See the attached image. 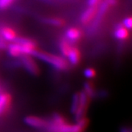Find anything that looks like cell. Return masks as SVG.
Instances as JSON below:
<instances>
[{"label": "cell", "instance_id": "obj_1", "mask_svg": "<svg viewBox=\"0 0 132 132\" xmlns=\"http://www.w3.org/2000/svg\"><path fill=\"white\" fill-rule=\"evenodd\" d=\"M32 56L46 62L48 65H50L53 68H56L59 71L67 70L69 65L68 62L65 57H60L51 53L41 52L36 49L33 52Z\"/></svg>", "mask_w": 132, "mask_h": 132}, {"label": "cell", "instance_id": "obj_2", "mask_svg": "<svg viewBox=\"0 0 132 132\" xmlns=\"http://www.w3.org/2000/svg\"><path fill=\"white\" fill-rule=\"evenodd\" d=\"M90 98L82 90L80 92V103L79 108L76 113L73 114L74 120L76 121L80 120L81 118H85L86 112L88 109L90 102Z\"/></svg>", "mask_w": 132, "mask_h": 132}, {"label": "cell", "instance_id": "obj_3", "mask_svg": "<svg viewBox=\"0 0 132 132\" xmlns=\"http://www.w3.org/2000/svg\"><path fill=\"white\" fill-rule=\"evenodd\" d=\"M21 63L26 71L33 76H38L40 73V69L37 62L30 55H24L20 57Z\"/></svg>", "mask_w": 132, "mask_h": 132}, {"label": "cell", "instance_id": "obj_4", "mask_svg": "<svg viewBox=\"0 0 132 132\" xmlns=\"http://www.w3.org/2000/svg\"><path fill=\"white\" fill-rule=\"evenodd\" d=\"M24 122L26 125L37 129H46L48 126V120L35 115H29L25 117Z\"/></svg>", "mask_w": 132, "mask_h": 132}, {"label": "cell", "instance_id": "obj_5", "mask_svg": "<svg viewBox=\"0 0 132 132\" xmlns=\"http://www.w3.org/2000/svg\"><path fill=\"white\" fill-rule=\"evenodd\" d=\"M15 42L19 43L21 49V53L22 56L24 55H32L33 52L36 50V45L33 42L32 40L27 39V38H17Z\"/></svg>", "mask_w": 132, "mask_h": 132}, {"label": "cell", "instance_id": "obj_6", "mask_svg": "<svg viewBox=\"0 0 132 132\" xmlns=\"http://www.w3.org/2000/svg\"><path fill=\"white\" fill-rule=\"evenodd\" d=\"M12 103V96L7 92L0 93V117L9 110Z\"/></svg>", "mask_w": 132, "mask_h": 132}, {"label": "cell", "instance_id": "obj_7", "mask_svg": "<svg viewBox=\"0 0 132 132\" xmlns=\"http://www.w3.org/2000/svg\"><path fill=\"white\" fill-rule=\"evenodd\" d=\"M109 7H110V5H109L106 0H104V2H102L100 5V6L98 7L97 13H96L94 19H93L94 21H93V28L95 29L97 27V26H98L100 24V23L101 22L102 19L104 18V16L106 13Z\"/></svg>", "mask_w": 132, "mask_h": 132}, {"label": "cell", "instance_id": "obj_8", "mask_svg": "<svg viewBox=\"0 0 132 132\" xmlns=\"http://www.w3.org/2000/svg\"><path fill=\"white\" fill-rule=\"evenodd\" d=\"M98 6H89L88 8L85 10L81 16V21L83 24H90L93 21L95 15L98 11Z\"/></svg>", "mask_w": 132, "mask_h": 132}, {"label": "cell", "instance_id": "obj_9", "mask_svg": "<svg viewBox=\"0 0 132 132\" xmlns=\"http://www.w3.org/2000/svg\"><path fill=\"white\" fill-rule=\"evenodd\" d=\"M0 35L4 41L14 42L17 39V33L12 28L10 27H2L0 29Z\"/></svg>", "mask_w": 132, "mask_h": 132}, {"label": "cell", "instance_id": "obj_10", "mask_svg": "<svg viewBox=\"0 0 132 132\" xmlns=\"http://www.w3.org/2000/svg\"><path fill=\"white\" fill-rule=\"evenodd\" d=\"M66 57H68V63H70L72 65H76L80 61V52L77 48L72 47Z\"/></svg>", "mask_w": 132, "mask_h": 132}, {"label": "cell", "instance_id": "obj_11", "mask_svg": "<svg viewBox=\"0 0 132 132\" xmlns=\"http://www.w3.org/2000/svg\"><path fill=\"white\" fill-rule=\"evenodd\" d=\"M129 36V30L125 28L122 24H119L116 27L114 31V37L119 40H126Z\"/></svg>", "mask_w": 132, "mask_h": 132}, {"label": "cell", "instance_id": "obj_12", "mask_svg": "<svg viewBox=\"0 0 132 132\" xmlns=\"http://www.w3.org/2000/svg\"><path fill=\"white\" fill-rule=\"evenodd\" d=\"M7 52L10 56L13 57H21L22 56L21 46L19 43L15 41L11 43L7 46Z\"/></svg>", "mask_w": 132, "mask_h": 132}, {"label": "cell", "instance_id": "obj_13", "mask_svg": "<svg viewBox=\"0 0 132 132\" xmlns=\"http://www.w3.org/2000/svg\"><path fill=\"white\" fill-rule=\"evenodd\" d=\"M66 38L71 42L79 40L81 37V32L77 28H69L65 33Z\"/></svg>", "mask_w": 132, "mask_h": 132}, {"label": "cell", "instance_id": "obj_14", "mask_svg": "<svg viewBox=\"0 0 132 132\" xmlns=\"http://www.w3.org/2000/svg\"><path fill=\"white\" fill-rule=\"evenodd\" d=\"M83 91L90 97V99L95 98L97 95V92L95 89L94 86L90 81H87L84 84V90H83Z\"/></svg>", "mask_w": 132, "mask_h": 132}, {"label": "cell", "instance_id": "obj_15", "mask_svg": "<svg viewBox=\"0 0 132 132\" xmlns=\"http://www.w3.org/2000/svg\"><path fill=\"white\" fill-rule=\"evenodd\" d=\"M79 103H80V92H77L73 95L72 101H71V112L73 114V115L76 113V112L79 108Z\"/></svg>", "mask_w": 132, "mask_h": 132}, {"label": "cell", "instance_id": "obj_16", "mask_svg": "<svg viewBox=\"0 0 132 132\" xmlns=\"http://www.w3.org/2000/svg\"><path fill=\"white\" fill-rule=\"evenodd\" d=\"M72 48L69 42L66 40H62L60 43V50L62 54L63 57H67L68 52H70L71 48Z\"/></svg>", "mask_w": 132, "mask_h": 132}, {"label": "cell", "instance_id": "obj_17", "mask_svg": "<svg viewBox=\"0 0 132 132\" xmlns=\"http://www.w3.org/2000/svg\"><path fill=\"white\" fill-rule=\"evenodd\" d=\"M45 21L48 24H52L54 26H62L65 24L64 20L60 19V18H48V19H46Z\"/></svg>", "mask_w": 132, "mask_h": 132}, {"label": "cell", "instance_id": "obj_18", "mask_svg": "<svg viewBox=\"0 0 132 132\" xmlns=\"http://www.w3.org/2000/svg\"><path fill=\"white\" fill-rule=\"evenodd\" d=\"M84 75L87 79H93L96 76V71L94 68H87L84 71Z\"/></svg>", "mask_w": 132, "mask_h": 132}, {"label": "cell", "instance_id": "obj_19", "mask_svg": "<svg viewBox=\"0 0 132 132\" xmlns=\"http://www.w3.org/2000/svg\"><path fill=\"white\" fill-rule=\"evenodd\" d=\"M15 0H0V9H5L13 4Z\"/></svg>", "mask_w": 132, "mask_h": 132}, {"label": "cell", "instance_id": "obj_20", "mask_svg": "<svg viewBox=\"0 0 132 132\" xmlns=\"http://www.w3.org/2000/svg\"><path fill=\"white\" fill-rule=\"evenodd\" d=\"M122 25H123L125 28L127 29L128 30H130V29H131V26H132L131 17H130V16H129V17H127V18H126V19H124Z\"/></svg>", "mask_w": 132, "mask_h": 132}, {"label": "cell", "instance_id": "obj_21", "mask_svg": "<svg viewBox=\"0 0 132 132\" xmlns=\"http://www.w3.org/2000/svg\"><path fill=\"white\" fill-rule=\"evenodd\" d=\"M101 0H88L89 6H98Z\"/></svg>", "mask_w": 132, "mask_h": 132}, {"label": "cell", "instance_id": "obj_22", "mask_svg": "<svg viewBox=\"0 0 132 132\" xmlns=\"http://www.w3.org/2000/svg\"><path fill=\"white\" fill-rule=\"evenodd\" d=\"M7 47V45H6V43L3 40L0 39V49H3Z\"/></svg>", "mask_w": 132, "mask_h": 132}, {"label": "cell", "instance_id": "obj_23", "mask_svg": "<svg viewBox=\"0 0 132 132\" xmlns=\"http://www.w3.org/2000/svg\"><path fill=\"white\" fill-rule=\"evenodd\" d=\"M106 1L110 6H113V5H116L118 2V0H106Z\"/></svg>", "mask_w": 132, "mask_h": 132}, {"label": "cell", "instance_id": "obj_24", "mask_svg": "<svg viewBox=\"0 0 132 132\" xmlns=\"http://www.w3.org/2000/svg\"><path fill=\"white\" fill-rule=\"evenodd\" d=\"M120 132H131V128H128L127 127H123L120 130Z\"/></svg>", "mask_w": 132, "mask_h": 132}]
</instances>
